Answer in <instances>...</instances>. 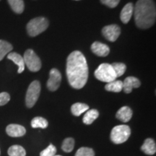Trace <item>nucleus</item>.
Returning a JSON list of instances; mask_svg holds the SVG:
<instances>
[{"mask_svg": "<svg viewBox=\"0 0 156 156\" xmlns=\"http://www.w3.org/2000/svg\"><path fill=\"white\" fill-rule=\"evenodd\" d=\"M131 129L127 125H118L113 128L111 132V140L115 144H122L129 139Z\"/></svg>", "mask_w": 156, "mask_h": 156, "instance_id": "5", "label": "nucleus"}, {"mask_svg": "<svg viewBox=\"0 0 156 156\" xmlns=\"http://www.w3.org/2000/svg\"><path fill=\"white\" fill-rule=\"evenodd\" d=\"M112 66L114 70L115 73H116L117 77H121L125 73L126 67L124 64L120 63V62H116V63H113Z\"/></svg>", "mask_w": 156, "mask_h": 156, "instance_id": "25", "label": "nucleus"}, {"mask_svg": "<svg viewBox=\"0 0 156 156\" xmlns=\"http://www.w3.org/2000/svg\"><path fill=\"white\" fill-rule=\"evenodd\" d=\"M48 27V20L45 17H38L30 20L27 24L26 28L29 36L35 37L46 30Z\"/></svg>", "mask_w": 156, "mask_h": 156, "instance_id": "3", "label": "nucleus"}, {"mask_svg": "<svg viewBox=\"0 0 156 156\" xmlns=\"http://www.w3.org/2000/svg\"><path fill=\"white\" fill-rule=\"evenodd\" d=\"M91 50L95 55L103 57L108 56L110 52V48L107 45L98 41H95L92 44Z\"/></svg>", "mask_w": 156, "mask_h": 156, "instance_id": "12", "label": "nucleus"}, {"mask_svg": "<svg viewBox=\"0 0 156 156\" xmlns=\"http://www.w3.org/2000/svg\"><path fill=\"white\" fill-rule=\"evenodd\" d=\"M56 153V148L53 145H49L46 149L41 152L40 156H54Z\"/></svg>", "mask_w": 156, "mask_h": 156, "instance_id": "27", "label": "nucleus"}, {"mask_svg": "<svg viewBox=\"0 0 156 156\" xmlns=\"http://www.w3.org/2000/svg\"><path fill=\"white\" fill-rule=\"evenodd\" d=\"M142 151L147 155H154L156 152V145L155 142L153 139L151 138H147L144 142L143 145L141 147Z\"/></svg>", "mask_w": 156, "mask_h": 156, "instance_id": "16", "label": "nucleus"}, {"mask_svg": "<svg viewBox=\"0 0 156 156\" xmlns=\"http://www.w3.org/2000/svg\"><path fill=\"white\" fill-rule=\"evenodd\" d=\"M7 153L9 156H25L26 155L25 149L20 145L11 146Z\"/></svg>", "mask_w": 156, "mask_h": 156, "instance_id": "23", "label": "nucleus"}, {"mask_svg": "<svg viewBox=\"0 0 156 156\" xmlns=\"http://www.w3.org/2000/svg\"><path fill=\"white\" fill-rule=\"evenodd\" d=\"M134 13V5L132 2L127 3L123 7L120 14L121 20L123 23H128Z\"/></svg>", "mask_w": 156, "mask_h": 156, "instance_id": "13", "label": "nucleus"}, {"mask_svg": "<svg viewBox=\"0 0 156 156\" xmlns=\"http://www.w3.org/2000/svg\"><path fill=\"white\" fill-rule=\"evenodd\" d=\"M102 34L107 40L114 42L120 36L121 29L117 25H107L103 28Z\"/></svg>", "mask_w": 156, "mask_h": 156, "instance_id": "9", "label": "nucleus"}, {"mask_svg": "<svg viewBox=\"0 0 156 156\" xmlns=\"http://www.w3.org/2000/svg\"><path fill=\"white\" fill-rule=\"evenodd\" d=\"M89 109V106L85 103H76L71 107V112L73 115L76 116H80L84 112H87Z\"/></svg>", "mask_w": 156, "mask_h": 156, "instance_id": "18", "label": "nucleus"}, {"mask_svg": "<svg viewBox=\"0 0 156 156\" xmlns=\"http://www.w3.org/2000/svg\"><path fill=\"white\" fill-rule=\"evenodd\" d=\"M7 58L11 61H12L18 67L17 73L19 74L22 73L25 69V62L23 57L19 54L15 53V52H10L7 54Z\"/></svg>", "mask_w": 156, "mask_h": 156, "instance_id": "14", "label": "nucleus"}, {"mask_svg": "<svg viewBox=\"0 0 156 156\" xmlns=\"http://www.w3.org/2000/svg\"><path fill=\"white\" fill-rule=\"evenodd\" d=\"M141 85V83L137 78L134 77H126L123 82V90L126 93H132L133 88H137Z\"/></svg>", "mask_w": 156, "mask_h": 156, "instance_id": "11", "label": "nucleus"}, {"mask_svg": "<svg viewBox=\"0 0 156 156\" xmlns=\"http://www.w3.org/2000/svg\"><path fill=\"white\" fill-rule=\"evenodd\" d=\"M75 156H95V153L91 148L81 147L77 151Z\"/></svg>", "mask_w": 156, "mask_h": 156, "instance_id": "26", "label": "nucleus"}, {"mask_svg": "<svg viewBox=\"0 0 156 156\" xmlns=\"http://www.w3.org/2000/svg\"><path fill=\"white\" fill-rule=\"evenodd\" d=\"M48 125V121L43 117H35L31 121V126L33 128H46Z\"/></svg>", "mask_w": 156, "mask_h": 156, "instance_id": "22", "label": "nucleus"}, {"mask_svg": "<svg viewBox=\"0 0 156 156\" xmlns=\"http://www.w3.org/2000/svg\"><path fill=\"white\" fill-rule=\"evenodd\" d=\"M62 81V75L57 69L53 68L49 73V79L47 82V87L51 91H56L59 87Z\"/></svg>", "mask_w": 156, "mask_h": 156, "instance_id": "8", "label": "nucleus"}, {"mask_svg": "<svg viewBox=\"0 0 156 156\" xmlns=\"http://www.w3.org/2000/svg\"><path fill=\"white\" fill-rule=\"evenodd\" d=\"M54 156H61V155H54Z\"/></svg>", "mask_w": 156, "mask_h": 156, "instance_id": "30", "label": "nucleus"}, {"mask_svg": "<svg viewBox=\"0 0 156 156\" xmlns=\"http://www.w3.org/2000/svg\"><path fill=\"white\" fill-rule=\"evenodd\" d=\"M105 89L109 92L119 93L123 90V82L120 80H114L107 83Z\"/></svg>", "mask_w": 156, "mask_h": 156, "instance_id": "19", "label": "nucleus"}, {"mask_svg": "<svg viewBox=\"0 0 156 156\" xmlns=\"http://www.w3.org/2000/svg\"><path fill=\"white\" fill-rule=\"evenodd\" d=\"M116 118L122 122H128L132 119V111L128 106H123L118 111L116 114Z\"/></svg>", "mask_w": 156, "mask_h": 156, "instance_id": "15", "label": "nucleus"}, {"mask_svg": "<svg viewBox=\"0 0 156 156\" xmlns=\"http://www.w3.org/2000/svg\"><path fill=\"white\" fill-rule=\"evenodd\" d=\"M103 5L110 7V8H114L119 3L120 0H101Z\"/></svg>", "mask_w": 156, "mask_h": 156, "instance_id": "29", "label": "nucleus"}, {"mask_svg": "<svg viewBox=\"0 0 156 156\" xmlns=\"http://www.w3.org/2000/svg\"><path fill=\"white\" fill-rule=\"evenodd\" d=\"M41 92V84L38 80L32 82L29 85L25 96V104L28 108H32L38 101Z\"/></svg>", "mask_w": 156, "mask_h": 156, "instance_id": "6", "label": "nucleus"}, {"mask_svg": "<svg viewBox=\"0 0 156 156\" xmlns=\"http://www.w3.org/2000/svg\"><path fill=\"white\" fill-rule=\"evenodd\" d=\"M12 46L9 42L0 40V62L12 50Z\"/></svg>", "mask_w": 156, "mask_h": 156, "instance_id": "21", "label": "nucleus"}, {"mask_svg": "<svg viewBox=\"0 0 156 156\" xmlns=\"http://www.w3.org/2000/svg\"><path fill=\"white\" fill-rule=\"evenodd\" d=\"M74 147H75V140L73 138L68 137L66 138L63 141L62 149L66 153H70L73 151Z\"/></svg>", "mask_w": 156, "mask_h": 156, "instance_id": "24", "label": "nucleus"}, {"mask_svg": "<svg viewBox=\"0 0 156 156\" xmlns=\"http://www.w3.org/2000/svg\"><path fill=\"white\" fill-rule=\"evenodd\" d=\"M75 1H79V0H75Z\"/></svg>", "mask_w": 156, "mask_h": 156, "instance_id": "31", "label": "nucleus"}, {"mask_svg": "<svg viewBox=\"0 0 156 156\" xmlns=\"http://www.w3.org/2000/svg\"><path fill=\"white\" fill-rule=\"evenodd\" d=\"M10 100V95L9 93L3 92L0 93V106H5Z\"/></svg>", "mask_w": 156, "mask_h": 156, "instance_id": "28", "label": "nucleus"}, {"mask_svg": "<svg viewBox=\"0 0 156 156\" xmlns=\"http://www.w3.org/2000/svg\"><path fill=\"white\" fill-rule=\"evenodd\" d=\"M134 17L138 28L147 29L155 23L156 8L153 0H138L134 7Z\"/></svg>", "mask_w": 156, "mask_h": 156, "instance_id": "2", "label": "nucleus"}, {"mask_svg": "<svg viewBox=\"0 0 156 156\" xmlns=\"http://www.w3.org/2000/svg\"><path fill=\"white\" fill-rule=\"evenodd\" d=\"M25 64L30 71L33 73H36L41 68V62L34 51L32 49H28L25 52L23 56Z\"/></svg>", "mask_w": 156, "mask_h": 156, "instance_id": "7", "label": "nucleus"}, {"mask_svg": "<svg viewBox=\"0 0 156 156\" xmlns=\"http://www.w3.org/2000/svg\"><path fill=\"white\" fill-rule=\"evenodd\" d=\"M11 9L17 14H21L24 11L25 4L23 0H7Z\"/></svg>", "mask_w": 156, "mask_h": 156, "instance_id": "17", "label": "nucleus"}, {"mask_svg": "<svg viewBox=\"0 0 156 156\" xmlns=\"http://www.w3.org/2000/svg\"><path fill=\"white\" fill-rule=\"evenodd\" d=\"M67 76L69 85L75 89H81L88 79V67L83 53L75 51L69 54L67 61Z\"/></svg>", "mask_w": 156, "mask_h": 156, "instance_id": "1", "label": "nucleus"}, {"mask_svg": "<svg viewBox=\"0 0 156 156\" xmlns=\"http://www.w3.org/2000/svg\"><path fill=\"white\" fill-rule=\"evenodd\" d=\"M99 116V113L95 109H90L87 111L86 114L84 115L83 123L85 124H91Z\"/></svg>", "mask_w": 156, "mask_h": 156, "instance_id": "20", "label": "nucleus"}, {"mask_svg": "<svg viewBox=\"0 0 156 156\" xmlns=\"http://www.w3.org/2000/svg\"><path fill=\"white\" fill-rule=\"evenodd\" d=\"M94 75L98 80L107 83L116 80L117 78L112 64L106 63L100 64L95 71Z\"/></svg>", "mask_w": 156, "mask_h": 156, "instance_id": "4", "label": "nucleus"}, {"mask_svg": "<svg viewBox=\"0 0 156 156\" xmlns=\"http://www.w3.org/2000/svg\"><path fill=\"white\" fill-rule=\"evenodd\" d=\"M6 132L9 136L12 137H20L23 136L26 133V130L24 126L19 124H9L6 128Z\"/></svg>", "mask_w": 156, "mask_h": 156, "instance_id": "10", "label": "nucleus"}, {"mask_svg": "<svg viewBox=\"0 0 156 156\" xmlns=\"http://www.w3.org/2000/svg\"><path fill=\"white\" fill-rule=\"evenodd\" d=\"M0 1H1V0H0Z\"/></svg>", "mask_w": 156, "mask_h": 156, "instance_id": "32", "label": "nucleus"}]
</instances>
